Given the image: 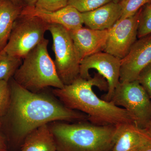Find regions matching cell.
<instances>
[{"label":"cell","mask_w":151,"mask_h":151,"mask_svg":"<svg viewBox=\"0 0 151 151\" xmlns=\"http://www.w3.org/2000/svg\"><path fill=\"white\" fill-rule=\"evenodd\" d=\"M11 102L7 116L11 130V139L22 143L29 134L50 122L84 121V113L71 110L46 95L31 92L13 79L9 84Z\"/></svg>","instance_id":"obj_1"},{"label":"cell","mask_w":151,"mask_h":151,"mask_svg":"<svg viewBox=\"0 0 151 151\" xmlns=\"http://www.w3.org/2000/svg\"><path fill=\"white\" fill-rule=\"evenodd\" d=\"M95 86L101 91H108L107 81L97 73L88 79L79 76L62 89H54L53 93L65 107L86 114L88 120L95 125L116 126L122 123H134L124 108L98 97L92 89Z\"/></svg>","instance_id":"obj_2"},{"label":"cell","mask_w":151,"mask_h":151,"mask_svg":"<svg viewBox=\"0 0 151 151\" xmlns=\"http://www.w3.org/2000/svg\"><path fill=\"white\" fill-rule=\"evenodd\" d=\"M49 127L56 142L57 151H111L114 145L116 126L55 122Z\"/></svg>","instance_id":"obj_3"},{"label":"cell","mask_w":151,"mask_h":151,"mask_svg":"<svg viewBox=\"0 0 151 151\" xmlns=\"http://www.w3.org/2000/svg\"><path fill=\"white\" fill-rule=\"evenodd\" d=\"M48 43V40L45 38L33 49L14 76L18 84L31 92L37 93L49 86L62 89L65 86L49 54Z\"/></svg>","instance_id":"obj_4"},{"label":"cell","mask_w":151,"mask_h":151,"mask_svg":"<svg viewBox=\"0 0 151 151\" xmlns=\"http://www.w3.org/2000/svg\"><path fill=\"white\" fill-rule=\"evenodd\" d=\"M48 24L35 16L21 14L3 52L23 59L44 39Z\"/></svg>","instance_id":"obj_5"},{"label":"cell","mask_w":151,"mask_h":151,"mask_svg":"<svg viewBox=\"0 0 151 151\" xmlns=\"http://www.w3.org/2000/svg\"><path fill=\"white\" fill-rule=\"evenodd\" d=\"M48 31L53 40L58 74L64 85L71 84L79 76L81 59L70 32L58 24H50Z\"/></svg>","instance_id":"obj_6"},{"label":"cell","mask_w":151,"mask_h":151,"mask_svg":"<svg viewBox=\"0 0 151 151\" xmlns=\"http://www.w3.org/2000/svg\"><path fill=\"white\" fill-rule=\"evenodd\" d=\"M110 101L125 109L137 126L145 129L151 116V99L138 80L119 82Z\"/></svg>","instance_id":"obj_7"},{"label":"cell","mask_w":151,"mask_h":151,"mask_svg":"<svg viewBox=\"0 0 151 151\" xmlns=\"http://www.w3.org/2000/svg\"><path fill=\"white\" fill-rule=\"evenodd\" d=\"M120 60L109 53L98 52L81 60L79 76L84 79L91 78L90 69L97 70L105 78L108 84L107 93L102 96L105 101H110L113 93L120 82Z\"/></svg>","instance_id":"obj_8"},{"label":"cell","mask_w":151,"mask_h":151,"mask_svg":"<svg viewBox=\"0 0 151 151\" xmlns=\"http://www.w3.org/2000/svg\"><path fill=\"white\" fill-rule=\"evenodd\" d=\"M142 10L141 9L134 16L119 20L109 29L105 52L120 60L126 56L137 41Z\"/></svg>","instance_id":"obj_9"},{"label":"cell","mask_w":151,"mask_h":151,"mask_svg":"<svg viewBox=\"0 0 151 151\" xmlns=\"http://www.w3.org/2000/svg\"><path fill=\"white\" fill-rule=\"evenodd\" d=\"M151 63V34L137 40L120 60V82L138 80L142 71Z\"/></svg>","instance_id":"obj_10"},{"label":"cell","mask_w":151,"mask_h":151,"mask_svg":"<svg viewBox=\"0 0 151 151\" xmlns=\"http://www.w3.org/2000/svg\"><path fill=\"white\" fill-rule=\"evenodd\" d=\"M21 14L38 17L49 25H60L69 31L82 27L84 24L81 13L69 5L54 12L24 6Z\"/></svg>","instance_id":"obj_11"},{"label":"cell","mask_w":151,"mask_h":151,"mask_svg":"<svg viewBox=\"0 0 151 151\" xmlns=\"http://www.w3.org/2000/svg\"><path fill=\"white\" fill-rule=\"evenodd\" d=\"M114 142L111 151H139L151 142V137L134 123H122L116 126Z\"/></svg>","instance_id":"obj_12"},{"label":"cell","mask_w":151,"mask_h":151,"mask_svg":"<svg viewBox=\"0 0 151 151\" xmlns=\"http://www.w3.org/2000/svg\"><path fill=\"white\" fill-rule=\"evenodd\" d=\"M69 32L81 60L104 50L109 29L98 30L82 27Z\"/></svg>","instance_id":"obj_13"},{"label":"cell","mask_w":151,"mask_h":151,"mask_svg":"<svg viewBox=\"0 0 151 151\" xmlns=\"http://www.w3.org/2000/svg\"><path fill=\"white\" fill-rule=\"evenodd\" d=\"M120 4L112 1L94 10L82 13L84 24L91 29L104 30L111 28L120 19Z\"/></svg>","instance_id":"obj_14"},{"label":"cell","mask_w":151,"mask_h":151,"mask_svg":"<svg viewBox=\"0 0 151 151\" xmlns=\"http://www.w3.org/2000/svg\"><path fill=\"white\" fill-rule=\"evenodd\" d=\"M21 151H57L56 142L48 124L29 134L22 144Z\"/></svg>","instance_id":"obj_15"},{"label":"cell","mask_w":151,"mask_h":151,"mask_svg":"<svg viewBox=\"0 0 151 151\" xmlns=\"http://www.w3.org/2000/svg\"><path fill=\"white\" fill-rule=\"evenodd\" d=\"M23 7L11 0H0V51L6 45L15 22Z\"/></svg>","instance_id":"obj_16"},{"label":"cell","mask_w":151,"mask_h":151,"mask_svg":"<svg viewBox=\"0 0 151 151\" xmlns=\"http://www.w3.org/2000/svg\"><path fill=\"white\" fill-rule=\"evenodd\" d=\"M21 60L2 51L0 55V81L8 82L22 64Z\"/></svg>","instance_id":"obj_17"},{"label":"cell","mask_w":151,"mask_h":151,"mask_svg":"<svg viewBox=\"0 0 151 151\" xmlns=\"http://www.w3.org/2000/svg\"><path fill=\"white\" fill-rule=\"evenodd\" d=\"M151 2V0H121L119 2L122 8V14L119 20L134 16L142 6Z\"/></svg>","instance_id":"obj_18"},{"label":"cell","mask_w":151,"mask_h":151,"mask_svg":"<svg viewBox=\"0 0 151 151\" xmlns=\"http://www.w3.org/2000/svg\"><path fill=\"white\" fill-rule=\"evenodd\" d=\"M113 0H68V5L76 9L80 13L96 9Z\"/></svg>","instance_id":"obj_19"},{"label":"cell","mask_w":151,"mask_h":151,"mask_svg":"<svg viewBox=\"0 0 151 151\" xmlns=\"http://www.w3.org/2000/svg\"><path fill=\"white\" fill-rule=\"evenodd\" d=\"M151 34V5L142 10L137 31V37L141 38Z\"/></svg>","instance_id":"obj_20"},{"label":"cell","mask_w":151,"mask_h":151,"mask_svg":"<svg viewBox=\"0 0 151 151\" xmlns=\"http://www.w3.org/2000/svg\"><path fill=\"white\" fill-rule=\"evenodd\" d=\"M11 102V90L8 82L0 81V117L6 114Z\"/></svg>","instance_id":"obj_21"},{"label":"cell","mask_w":151,"mask_h":151,"mask_svg":"<svg viewBox=\"0 0 151 151\" xmlns=\"http://www.w3.org/2000/svg\"><path fill=\"white\" fill-rule=\"evenodd\" d=\"M68 0H38L35 7L49 12L58 10L68 5Z\"/></svg>","instance_id":"obj_22"},{"label":"cell","mask_w":151,"mask_h":151,"mask_svg":"<svg viewBox=\"0 0 151 151\" xmlns=\"http://www.w3.org/2000/svg\"><path fill=\"white\" fill-rule=\"evenodd\" d=\"M137 80L151 99V63L141 72Z\"/></svg>","instance_id":"obj_23"},{"label":"cell","mask_w":151,"mask_h":151,"mask_svg":"<svg viewBox=\"0 0 151 151\" xmlns=\"http://www.w3.org/2000/svg\"><path fill=\"white\" fill-rule=\"evenodd\" d=\"M0 151H8L6 138L0 132Z\"/></svg>","instance_id":"obj_24"},{"label":"cell","mask_w":151,"mask_h":151,"mask_svg":"<svg viewBox=\"0 0 151 151\" xmlns=\"http://www.w3.org/2000/svg\"><path fill=\"white\" fill-rule=\"evenodd\" d=\"M38 0H24V6L35 7Z\"/></svg>","instance_id":"obj_25"},{"label":"cell","mask_w":151,"mask_h":151,"mask_svg":"<svg viewBox=\"0 0 151 151\" xmlns=\"http://www.w3.org/2000/svg\"><path fill=\"white\" fill-rule=\"evenodd\" d=\"M145 129L151 137V116L150 121H149L147 125V127H146Z\"/></svg>","instance_id":"obj_26"},{"label":"cell","mask_w":151,"mask_h":151,"mask_svg":"<svg viewBox=\"0 0 151 151\" xmlns=\"http://www.w3.org/2000/svg\"><path fill=\"white\" fill-rule=\"evenodd\" d=\"M11 1L17 5L24 7V0H11Z\"/></svg>","instance_id":"obj_27"},{"label":"cell","mask_w":151,"mask_h":151,"mask_svg":"<svg viewBox=\"0 0 151 151\" xmlns=\"http://www.w3.org/2000/svg\"><path fill=\"white\" fill-rule=\"evenodd\" d=\"M139 151H151V142L144 147Z\"/></svg>","instance_id":"obj_28"},{"label":"cell","mask_w":151,"mask_h":151,"mask_svg":"<svg viewBox=\"0 0 151 151\" xmlns=\"http://www.w3.org/2000/svg\"><path fill=\"white\" fill-rule=\"evenodd\" d=\"M121 0H113V1L114 3H119Z\"/></svg>","instance_id":"obj_29"},{"label":"cell","mask_w":151,"mask_h":151,"mask_svg":"<svg viewBox=\"0 0 151 151\" xmlns=\"http://www.w3.org/2000/svg\"><path fill=\"white\" fill-rule=\"evenodd\" d=\"M2 53V51H0V55H1V54Z\"/></svg>","instance_id":"obj_30"},{"label":"cell","mask_w":151,"mask_h":151,"mask_svg":"<svg viewBox=\"0 0 151 151\" xmlns=\"http://www.w3.org/2000/svg\"><path fill=\"white\" fill-rule=\"evenodd\" d=\"M150 4L151 5V4Z\"/></svg>","instance_id":"obj_31"}]
</instances>
